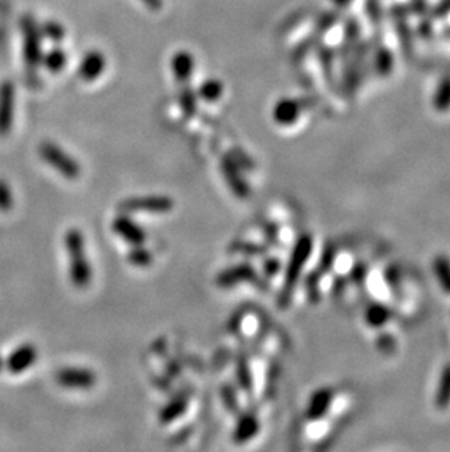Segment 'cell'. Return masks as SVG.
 <instances>
[{"label":"cell","instance_id":"obj_1","mask_svg":"<svg viewBox=\"0 0 450 452\" xmlns=\"http://www.w3.org/2000/svg\"><path fill=\"white\" fill-rule=\"evenodd\" d=\"M65 247L69 258V279L77 288L88 287L93 280V270L86 258L85 237L78 228H69L65 235Z\"/></svg>","mask_w":450,"mask_h":452},{"label":"cell","instance_id":"obj_2","mask_svg":"<svg viewBox=\"0 0 450 452\" xmlns=\"http://www.w3.org/2000/svg\"><path fill=\"white\" fill-rule=\"evenodd\" d=\"M312 247H313V239L309 235L301 236L296 242L291 258H289L288 267L285 271L284 286H282L281 295L278 299L281 308H285V306H288L289 300H291V296H293L296 286L300 280V274L304 268V264H306L310 254H312Z\"/></svg>","mask_w":450,"mask_h":452},{"label":"cell","instance_id":"obj_3","mask_svg":"<svg viewBox=\"0 0 450 452\" xmlns=\"http://www.w3.org/2000/svg\"><path fill=\"white\" fill-rule=\"evenodd\" d=\"M38 154L42 162L53 167L57 173L69 180H75L81 176V166L77 159L66 153L61 145L51 141L41 142L38 147Z\"/></svg>","mask_w":450,"mask_h":452},{"label":"cell","instance_id":"obj_4","mask_svg":"<svg viewBox=\"0 0 450 452\" xmlns=\"http://www.w3.org/2000/svg\"><path fill=\"white\" fill-rule=\"evenodd\" d=\"M24 62L28 69H38L42 61V33L37 21L31 15H25L21 21Z\"/></svg>","mask_w":450,"mask_h":452},{"label":"cell","instance_id":"obj_5","mask_svg":"<svg viewBox=\"0 0 450 452\" xmlns=\"http://www.w3.org/2000/svg\"><path fill=\"white\" fill-rule=\"evenodd\" d=\"M174 207L170 196L151 195L129 198L120 203V210L126 212H148V214H166Z\"/></svg>","mask_w":450,"mask_h":452},{"label":"cell","instance_id":"obj_6","mask_svg":"<svg viewBox=\"0 0 450 452\" xmlns=\"http://www.w3.org/2000/svg\"><path fill=\"white\" fill-rule=\"evenodd\" d=\"M77 70L81 81L93 84L103 77L107 70V57L101 50L91 49L83 53Z\"/></svg>","mask_w":450,"mask_h":452},{"label":"cell","instance_id":"obj_7","mask_svg":"<svg viewBox=\"0 0 450 452\" xmlns=\"http://www.w3.org/2000/svg\"><path fill=\"white\" fill-rule=\"evenodd\" d=\"M17 106V90L12 81H3L0 84V137H6L15 120Z\"/></svg>","mask_w":450,"mask_h":452},{"label":"cell","instance_id":"obj_8","mask_svg":"<svg viewBox=\"0 0 450 452\" xmlns=\"http://www.w3.org/2000/svg\"><path fill=\"white\" fill-rule=\"evenodd\" d=\"M170 69L174 81L179 84V86L191 85L196 69V59L193 53L186 49L177 50L171 56Z\"/></svg>","mask_w":450,"mask_h":452},{"label":"cell","instance_id":"obj_9","mask_svg":"<svg viewBox=\"0 0 450 452\" xmlns=\"http://www.w3.org/2000/svg\"><path fill=\"white\" fill-rule=\"evenodd\" d=\"M56 382L67 389H90L95 385L97 376L85 368H63L56 373Z\"/></svg>","mask_w":450,"mask_h":452},{"label":"cell","instance_id":"obj_10","mask_svg":"<svg viewBox=\"0 0 450 452\" xmlns=\"http://www.w3.org/2000/svg\"><path fill=\"white\" fill-rule=\"evenodd\" d=\"M111 228L114 235H118L120 239L132 246L143 244L145 240H147V233H145V230L138 223H135L132 218L126 215L115 217L114 221L111 223Z\"/></svg>","mask_w":450,"mask_h":452},{"label":"cell","instance_id":"obj_11","mask_svg":"<svg viewBox=\"0 0 450 452\" xmlns=\"http://www.w3.org/2000/svg\"><path fill=\"white\" fill-rule=\"evenodd\" d=\"M35 360H37L35 347L30 343H26V344H21L19 347L13 350L5 360V366L10 373L19 375L26 369H30L35 363Z\"/></svg>","mask_w":450,"mask_h":452},{"label":"cell","instance_id":"obj_12","mask_svg":"<svg viewBox=\"0 0 450 452\" xmlns=\"http://www.w3.org/2000/svg\"><path fill=\"white\" fill-rule=\"evenodd\" d=\"M257 279L256 271L249 264H240L223 271L216 276V284L223 288H230L240 283H250Z\"/></svg>","mask_w":450,"mask_h":452},{"label":"cell","instance_id":"obj_13","mask_svg":"<svg viewBox=\"0 0 450 452\" xmlns=\"http://www.w3.org/2000/svg\"><path fill=\"white\" fill-rule=\"evenodd\" d=\"M223 176L227 180L228 187L233 191V194L240 198V199H246L250 196V187L249 185L244 182V179L241 178V174L239 173L236 164L231 162L230 158L223 159Z\"/></svg>","mask_w":450,"mask_h":452},{"label":"cell","instance_id":"obj_14","mask_svg":"<svg viewBox=\"0 0 450 452\" xmlns=\"http://www.w3.org/2000/svg\"><path fill=\"white\" fill-rule=\"evenodd\" d=\"M300 116V107L293 98H281L272 109V119L280 126H291Z\"/></svg>","mask_w":450,"mask_h":452},{"label":"cell","instance_id":"obj_15","mask_svg":"<svg viewBox=\"0 0 450 452\" xmlns=\"http://www.w3.org/2000/svg\"><path fill=\"white\" fill-rule=\"evenodd\" d=\"M259 420L253 414H244L239 419L234 433H233V439L237 444H246L257 435L259 432Z\"/></svg>","mask_w":450,"mask_h":452},{"label":"cell","instance_id":"obj_16","mask_svg":"<svg viewBox=\"0 0 450 452\" xmlns=\"http://www.w3.org/2000/svg\"><path fill=\"white\" fill-rule=\"evenodd\" d=\"M196 94L205 103H216L224 95V82L218 78H208L199 85Z\"/></svg>","mask_w":450,"mask_h":452},{"label":"cell","instance_id":"obj_17","mask_svg":"<svg viewBox=\"0 0 450 452\" xmlns=\"http://www.w3.org/2000/svg\"><path fill=\"white\" fill-rule=\"evenodd\" d=\"M41 65L45 66L50 74H61L67 66V54L62 47H53L49 53L42 54Z\"/></svg>","mask_w":450,"mask_h":452},{"label":"cell","instance_id":"obj_18","mask_svg":"<svg viewBox=\"0 0 450 452\" xmlns=\"http://www.w3.org/2000/svg\"><path fill=\"white\" fill-rule=\"evenodd\" d=\"M330 401H332V392L329 389L317 391L313 396V398L310 400V405L307 410L309 419H312V420L321 419L328 412Z\"/></svg>","mask_w":450,"mask_h":452},{"label":"cell","instance_id":"obj_19","mask_svg":"<svg viewBox=\"0 0 450 452\" xmlns=\"http://www.w3.org/2000/svg\"><path fill=\"white\" fill-rule=\"evenodd\" d=\"M187 410V398L184 396L172 398L167 405L163 407V410L159 412V421L161 423H171L183 416Z\"/></svg>","mask_w":450,"mask_h":452},{"label":"cell","instance_id":"obj_20","mask_svg":"<svg viewBox=\"0 0 450 452\" xmlns=\"http://www.w3.org/2000/svg\"><path fill=\"white\" fill-rule=\"evenodd\" d=\"M179 101H180V107L183 113L191 118L193 113L196 111V103H198V94L193 91L192 84L191 85H183L180 86V93H179Z\"/></svg>","mask_w":450,"mask_h":452},{"label":"cell","instance_id":"obj_21","mask_svg":"<svg viewBox=\"0 0 450 452\" xmlns=\"http://www.w3.org/2000/svg\"><path fill=\"white\" fill-rule=\"evenodd\" d=\"M127 260L132 264L134 267L138 268H145L150 267L152 262V255L148 249H145L143 244H136L127 254Z\"/></svg>","mask_w":450,"mask_h":452},{"label":"cell","instance_id":"obj_22","mask_svg":"<svg viewBox=\"0 0 450 452\" xmlns=\"http://www.w3.org/2000/svg\"><path fill=\"white\" fill-rule=\"evenodd\" d=\"M41 33L46 34L54 42H61L66 37L65 26L61 22H56V21H50L49 24L42 26Z\"/></svg>","mask_w":450,"mask_h":452},{"label":"cell","instance_id":"obj_23","mask_svg":"<svg viewBox=\"0 0 450 452\" xmlns=\"http://www.w3.org/2000/svg\"><path fill=\"white\" fill-rule=\"evenodd\" d=\"M237 379H239V384L243 389L246 391H250L253 387V377H252V372L249 369V364L246 360H240L239 361V366H237Z\"/></svg>","mask_w":450,"mask_h":452},{"label":"cell","instance_id":"obj_24","mask_svg":"<svg viewBox=\"0 0 450 452\" xmlns=\"http://www.w3.org/2000/svg\"><path fill=\"white\" fill-rule=\"evenodd\" d=\"M12 207H13L12 189L5 179H0V211L9 212Z\"/></svg>","mask_w":450,"mask_h":452},{"label":"cell","instance_id":"obj_25","mask_svg":"<svg viewBox=\"0 0 450 452\" xmlns=\"http://www.w3.org/2000/svg\"><path fill=\"white\" fill-rule=\"evenodd\" d=\"M139 2L151 12H159L164 6V0H139Z\"/></svg>","mask_w":450,"mask_h":452},{"label":"cell","instance_id":"obj_26","mask_svg":"<svg viewBox=\"0 0 450 452\" xmlns=\"http://www.w3.org/2000/svg\"><path fill=\"white\" fill-rule=\"evenodd\" d=\"M280 270V262L277 259H269L265 262V271L268 275H273L277 274V271Z\"/></svg>","mask_w":450,"mask_h":452},{"label":"cell","instance_id":"obj_27","mask_svg":"<svg viewBox=\"0 0 450 452\" xmlns=\"http://www.w3.org/2000/svg\"><path fill=\"white\" fill-rule=\"evenodd\" d=\"M3 364H5V361H3V359H2V356H0V371H2V368H3Z\"/></svg>","mask_w":450,"mask_h":452}]
</instances>
